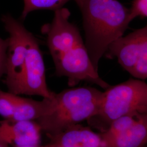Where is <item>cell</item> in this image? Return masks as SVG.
<instances>
[{
  "label": "cell",
  "instance_id": "52a82bcc",
  "mask_svg": "<svg viewBox=\"0 0 147 147\" xmlns=\"http://www.w3.org/2000/svg\"><path fill=\"white\" fill-rule=\"evenodd\" d=\"M42 132L36 121H0V141L13 147L40 144Z\"/></svg>",
  "mask_w": 147,
  "mask_h": 147
},
{
  "label": "cell",
  "instance_id": "7c38bea8",
  "mask_svg": "<svg viewBox=\"0 0 147 147\" xmlns=\"http://www.w3.org/2000/svg\"><path fill=\"white\" fill-rule=\"evenodd\" d=\"M24 8L21 19L24 20L27 16L33 11L47 9L55 11L63 8L69 1L71 0H23ZM76 3L79 0H73Z\"/></svg>",
  "mask_w": 147,
  "mask_h": 147
},
{
  "label": "cell",
  "instance_id": "30bf717a",
  "mask_svg": "<svg viewBox=\"0 0 147 147\" xmlns=\"http://www.w3.org/2000/svg\"><path fill=\"white\" fill-rule=\"evenodd\" d=\"M147 115L137 117L136 121L104 147H146Z\"/></svg>",
  "mask_w": 147,
  "mask_h": 147
},
{
  "label": "cell",
  "instance_id": "6da1fadb",
  "mask_svg": "<svg viewBox=\"0 0 147 147\" xmlns=\"http://www.w3.org/2000/svg\"><path fill=\"white\" fill-rule=\"evenodd\" d=\"M54 11L53 20L43 25L41 32L46 36L55 75L66 77L70 87L86 81L107 89L110 85L94 67L78 27L69 21V10L63 7Z\"/></svg>",
  "mask_w": 147,
  "mask_h": 147
},
{
  "label": "cell",
  "instance_id": "2e32d148",
  "mask_svg": "<svg viewBox=\"0 0 147 147\" xmlns=\"http://www.w3.org/2000/svg\"><path fill=\"white\" fill-rule=\"evenodd\" d=\"M54 147L53 145L51 143L48 144L47 145L45 146H40V144L39 145H34V146H23V147Z\"/></svg>",
  "mask_w": 147,
  "mask_h": 147
},
{
  "label": "cell",
  "instance_id": "9c48e42d",
  "mask_svg": "<svg viewBox=\"0 0 147 147\" xmlns=\"http://www.w3.org/2000/svg\"><path fill=\"white\" fill-rule=\"evenodd\" d=\"M53 96L38 101L16 95L14 113L11 120L37 121L47 115L51 110Z\"/></svg>",
  "mask_w": 147,
  "mask_h": 147
},
{
  "label": "cell",
  "instance_id": "7a4b0ae2",
  "mask_svg": "<svg viewBox=\"0 0 147 147\" xmlns=\"http://www.w3.org/2000/svg\"><path fill=\"white\" fill-rule=\"evenodd\" d=\"M85 45L95 69L111 45L122 37L131 22L130 9L118 0H79Z\"/></svg>",
  "mask_w": 147,
  "mask_h": 147
},
{
  "label": "cell",
  "instance_id": "9a60e30c",
  "mask_svg": "<svg viewBox=\"0 0 147 147\" xmlns=\"http://www.w3.org/2000/svg\"><path fill=\"white\" fill-rule=\"evenodd\" d=\"M8 47V39H3L0 37V80L5 74V63Z\"/></svg>",
  "mask_w": 147,
  "mask_h": 147
},
{
  "label": "cell",
  "instance_id": "4fadbf2b",
  "mask_svg": "<svg viewBox=\"0 0 147 147\" xmlns=\"http://www.w3.org/2000/svg\"><path fill=\"white\" fill-rule=\"evenodd\" d=\"M16 94L0 89V116L5 119L11 120L14 110Z\"/></svg>",
  "mask_w": 147,
  "mask_h": 147
},
{
  "label": "cell",
  "instance_id": "5bb4252c",
  "mask_svg": "<svg viewBox=\"0 0 147 147\" xmlns=\"http://www.w3.org/2000/svg\"><path fill=\"white\" fill-rule=\"evenodd\" d=\"M130 16L131 21L138 16L147 18V0H133Z\"/></svg>",
  "mask_w": 147,
  "mask_h": 147
},
{
  "label": "cell",
  "instance_id": "5b68a950",
  "mask_svg": "<svg viewBox=\"0 0 147 147\" xmlns=\"http://www.w3.org/2000/svg\"><path fill=\"white\" fill-rule=\"evenodd\" d=\"M1 20L9 34L5 84L8 92L20 95H22L25 71L29 62V31L21 21L9 14L3 15Z\"/></svg>",
  "mask_w": 147,
  "mask_h": 147
},
{
  "label": "cell",
  "instance_id": "ba28073f",
  "mask_svg": "<svg viewBox=\"0 0 147 147\" xmlns=\"http://www.w3.org/2000/svg\"><path fill=\"white\" fill-rule=\"evenodd\" d=\"M48 137L55 147H103L100 134L79 124Z\"/></svg>",
  "mask_w": 147,
  "mask_h": 147
},
{
  "label": "cell",
  "instance_id": "277c9868",
  "mask_svg": "<svg viewBox=\"0 0 147 147\" xmlns=\"http://www.w3.org/2000/svg\"><path fill=\"white\" fill-rule=\"evenodd\" d=\"M141 115H147V84L135 78L105 89L99 113L93 118L100 119L107 128L111 121L121 116Z\"/></svg>",
  "mask_w": 147,
  "mask_h": 147
},
{
  "label": "cell",
  "instance_id": "e0dca14e",
  "mask_svg": "<svg viewBox=\"0 0 147 147\" xmlns=\"http://www.w3.org/2000/svg\"><path fill=\"white\" fill-rule=\"evenodd\" d=\"M9 145L5 142L0 141V147H9Z\"/></svg>",
  "mask_w": 147,
  "mask_h": 147
},
{
  "label": "cell",
  "instance_id": "8992f818",
  "mask_svg": "<svg viewBox=\"0 0 147 147\" xmlns=\"http://www.w3.org/2000/svg\"><path fill=\"white\" fill-rule=\"evenodd\" d=\"M105 55L118 63L135 79H147V24L113 42Z\"/></svg>",
  "mask_w": 147,
  "mask_h": 147
},
{
  "label": "cell",
  "instance_id": "3957f363",
  "mask_svg": "<svg viewBox=\"0 0 147 147\" xmlns=\"http://www.w3.org/2000/svg\"><path fill=\"white\" fill-rule=\"evenodd\" d=\"M103 92L92 87L65 89L53 96L51 110L37 121L47 136L89 121L99 111Z\"/></svg>",
  "mask_w": 147,
  "mask_h": 147
},
{
  "label": "cell",
  "instance_id": "8fae6325",
  "mask_svg": "<svg viewBox=\"0 0 147 147\" xmlns=\"http://www.w3.org/2000/svg\"><path fill=\"white\" fill-rule=\"evenodd\" d=\"M137 117L130 115L121 116L111 121L108 127L100 134L103 147L131 126L136 121Z\"/></svg>",
  "mask_w": 147,
  "mask_h": 147
}]
</instances>
